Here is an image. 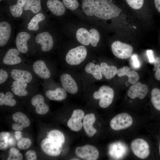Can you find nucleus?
Segmentation results:
<instances>
[{
  "label": "nucleus",
  "instance_id": "f257e3e1",
  "mask_svg": "<svg viewBox=\"0 0 160 160\" xmlns=\"http://www.w3.org/2000/svg\"><path fill=\"white\" fill-rule=\"evenodd\" d=\"M7 67L10 79L31 84H35L37 81V77L30 66L24 63Z\"/></svg>",
  "mask_w": 160,
  "mask_h": 160
},
{
  "label": "nucleus",
  "instance_id": "f03ea898",
  "mask_svg": "<svg viewBox=\"0 0 160 160\" xmlns=\"http://www.w3.org/2000/svg\"><path fill=\"white\" fill-rule=\"evenodd\" d=\"M121 9L108 0H100L95 14L97 17L107 20L118 16Z\"/></svg>",
  "mask_w": 160,
  "mask_h": 160
},
{
  "label": "nucleus",
  "instance_id": "7ed1b4c3",
  "mask_svg": "<svg viewBox=\"0 0 160 160\" xmlns=\"http://www.w3.org/2000/svg\"><path fill=\"white\" fill-rule=\"evenodd\" d=\"M30 66L37 77L44 82L47 81L51 77V71L46 58L41 57L36 59Z\"/></svg>",
  "mask_w": 160,
  "mask_h": 160
},
{
  "label": "nucleus",
  "instance_id": "20e7f679",
  "mask_svg": "<svg viewBox=\"0 0 160 160\" xmlns=\"http://www.w3.org/2000/svg\"><path fill=\"white\" fill-rule=\"evenodd\" d=\"M22 54L16 47L10 48L4 53L1 59L0 64L6 66H13L25 63Z\"/></svg>",
  "mask_w": 160,
  "mask_h": 160
},
{
  "label": "nucleus",
  "instance_id": "39448f33",
  "mask_svg": "<svg viewBox=\"0 0 160 160\" xmlns=\"http://www.w3.org/2000/svg\"><path fill=\"white\" fill-rule=\"evenodd\" d=\"M34 85V84L18 81L9 79L3 87L8 89L16 96L23 97L28 95L30 89L36 87Z\"/></svg>",
  "mask_w": 160,
  "mask_h": 160
},
{
  "label": "nucleus",
  "instance_id": "423d86ee",
  "mask_svg": "<svg viewBox=\"0 0 160 160\" xmlns=\"http://www.w3.org/2000/svg\"><path fill=\"white\" fill-rule=\"evenodd\" d=\"M87 55L86 47L83 45L79 46L68 51L65 57V61L70 65H77L84 60Z\"/></svg>",
  "mask_w": 160,
  "mask_h": 160
},
{
  "label": "nucleus",
  "instance_id": "0eeeda50",
  "mask_svg": "<svg viewBox=\"0 0 160 160\" xmlns=\"http://www.w3.org/2000/svg\"><path fill=\"white\" fill-rule=\"evenodd\" d=\"M93 97L100 99L99 105L101 108H105L112 103L114 96V91L111 87L105 85L101 86L98 91L95 92Z\"/></svg>",
  "mask_w": 160,
  "mask_h": 160
},
{
  "label": "nucleus",
  "instance_id": "6e6552de",
  "mask_svg": "<svg viewBox=\"0 0 160 160\" xmlns=\"http://www.w3.org/2000/svg\"><path fill=\"white\" fill-rule=\"evenodd\" d=\"M35 40L40 52L43 54H46L50 51L53 47V37L47 31H44L37 34Z\"/></svg>",
  "mask_w": 160,
  "mask_h": 160
},
{
  "label": "nucleus",
  "instance_id": "1a4fd4ad",
  "mask_svg": "<svg viewBox=\"0 0 160 160\" xmlns=\"http://www.w3.org/2000/svg\"><path fill=\"white\" fill-rule=\"evenodd\" d=\"M130 146L134 154L139 159H145L150 154L149 145L143 139L140 138L135 139L131 142Z\"/></svg>",
  "mask_w": 160,
  "mask_h": 160
},
{
  "label": "nucleus",
  "instance_id": "9d476101",
  "mask_svg": "<svg viewBox=\"0 0 160 160\" xmlns=\"http://www.w3.org/2000/svg\"><path fill=\"white\" fill-rule=\"evenodd\" d=\"M132 116L126 113H119L115 116L111 121L110 126L112 129L116 131L127 128L132 124Z\"/></svg>",
  "mask_w": 160,
  "mask_h": 160
},
{
  "label": "nucleus",
  "instance_id": "9b49d317",
  "mask_svg": "<svg viewBox=\"0 0 160 160\" xmlns=\"http://www.w3.org/2000/svg\"><path fill=\"white\" fill-rule=\"evenodd\" d=\"M111 48L114 56L122 59H127L132 54V47L130 45L117 41L112 44Z\"/></svg>",
  "mask_w": 160,
  "mask_h": 160
},
{
  "label": "nucleus",
  "instance_id": "f8f14e48",
  "mask_svg": "<svg viewBox=\"0 0 160 160\" xmlns=\"http://www.w3.org/2000/svg\"><path fill=\"white\" fill-rule=\"evenodd\" d=\"M41 147L45 153L52 156L59 155L63 148L62 144L55 142L48 137L41 141Z\"/></svg>",
  "mask_w": 160,
  "mask_h": 160
},
{
  "label": "nucleus",
  "instance_id": "ddd939ff",
  "mask_svg": "<svg viewBox=\"0 0 160 160\" xmlns=\"http://www.w3.org/2000/svg\"><path fill=\"white\" fill-rule=\"evenodd\" d=\"M75 152L77 156L86 160H96L99 156V152L97 148L89 145L77 147Z\"/></svg>",
  "mask_w": 160,
  "mask_h": 160
},
{
  "label": "nucleus",
  "instance_id": "4468645a",
  "mask_svg": "<svg viewBox=\"0 0 160 160\" xmlns=\"http://www.w3.org/2000/svg\"><path fill=\"white\" fill-rule=\"evenodd\" d=\"M148 89L146 85L140 82H137L129 88L127 92V95L131 99L138 97L143 99L147 94Z\"/></svg>",
  "mask_w": 160,
  "mask_h": 160
},
{
  "label": "nucleus",
  "instance_id": "2eb2a0df",
  "mask_svg": "<svg viewBox=\"0 0 160 160\" xmlns=\"http://www.w3.org/2000/svg\"><path fill=\"white\" fill-rule=\"evenodd\" d=\"M84 116V113L80 109L73 111L71 118L67 122L68 127L72 130L78 132L80 131L83 126L81 121Z\"/></svg>",
  "mask_w": 160,
  "mask_h": 160
},
{
  "label": "nucleus",
  "instance_id": "dca6fc26",
  "mask_svg": "<svg viewBox=\"0 0 160 160\" xmlns=\"http://www.w3.org/2000/svg\"><path fill=\"white\" fill-rule=\"evenodd\" d=\"M30 38V34L25 31L20 32L17 34L15 40L16 47L22 54L28 53L29 49L28 41Z\"/></svg>",
  "mask_w": 160,
  "mask_h": 160
},
{
  "label": "nucleus",
  "instance_id": "f3484780",
  "mask_svg": "<svg viewBox=\"0 0 160 160\" xmlns=\"http://www.w3.org/2000/svg\"><path fill=\"white\" fill-rule=\"evenodd\" d=\"M31 103L35 108L36 112L39 114L43 115L47 113L49 110L48 105L45 103L43 96L36 94L31 98Z\"/></svg>",
  "mask_w": 160,
  "mask_h": 160
},
{
  "label": "nucleus",
  "instance_id": "a211bd4d",
  "mask_svg": "<svg viewBox=\"0 0 160 160\" xmlns=\"http://www.w3.org/2000/svg\"><path fill=\"white\" fill-rule=\"evenodd\" d=\"M61 83L66 91L71 94H75L78 91V86L74 79L69 74L64 73L60 77Z\"/></svg>",
  "mask_w": 160,
  "mask_h": 160
},
{
  "label": "nucleus",
  "instance_id": "6ab92c4d",
  "mask_svg": "<svg viewBox=\"0 0 160 160\" xmlns=\"http://www.w3.org/2000/svg\"><path fill=\"white\" fill-rule=\"evenodd\" d=\"M12 118L15 122L12 127L15 130L21 131L24 128L29 126L30 121L28 117L24 113L18 111L12 115Z\"/></svg>",
  "mask_w": 160,
  "mask_h": 160
},
{
  "label": "nucleus",
  "instance_id": "aec40b11",
  "mask_svg": "<svg viewBox=\"0 0 160 160\" xmlns=\"http://www.w3.org/2000/svg\"><path fill=\"white\" fill-rule=\"evenodd\" d=\"M12 32V27L10 23L5 20L0 22V48L5 47L10 38Z\"/></svg>",
  "mask_w": 160,
  "mask_h": 160
},
{
  "label": "nucleus",
  "instance_id": "412c9836",
  "mask_svg": "<svg viewBox=\"0 0 160 160\" xmlns=\"http://www.w3.org/2000/svg\"><path fill=\"white\" fill-rule=\"evenodd\" d=\"M44 88L46 96L51 100L62 101L67 97L66 91L63 87H57L54 89H48L44 87Z\"/></svg>",
  "mask_w": 160,
  "mask_h": 160
},
{
  "label": "nucleus",
  "instance_id": "4be33fe9",
  "mask_svg": "<svg viewBox=\"0 0 160 160\" xmlns=\"http://www.w3.org/2000/svg\"><path fill=\"white\" fill-rule=\"evenodd\" d=\"M46 5L47 8L55 15L62 16L65 12V7L60 0H47Z\"/></svg>",
  "mask_w": 160,
  "mask_h": 160
},
{
  "label": "nucleus",
  "instance_id": "5701e85b",
  "mask_svg": "<svg viewBox=\"0 0 160 160\" xmlns=\"http://www.w3.org/2000/svg\"><path fill=\"white\" fill-rule=\"evenodd\" d=\"M95 115L92 113L85 116L83 119V125L87 135L92 137L97 132V130L92 127L95 121Z\"/></svg>",
  "mask_w": 160,
  "mask_h": 160
},
{
  "label": "nucleus",
  "instance_id": "b1692460",
  "mask_svg": "<svg viewBox=\"0 0 160 160\" xmlns=\"http://www.w3.org/2000/svg\"><path fill=\"white\" fill-rule=\"evenodd\" d=\"M116 74L119 77L127 76L128 78V82L132 84L137 82L140 78L137 72L134 71H131L129 68L127 66H124L118 69Z\"/></svg>",
  "mask_w": 160,
  "mask_h": 160
},
{
  "label": "nucleus",
  "instance_id": "393cba45",
  "mask_svg": "<svg viewBox=\"0 0 160 160\" xmlns=\"http://www.w3.org/2000/svg\"><path fill=\"white\" fill-rule=\"evenodd\" d=\"M14 94L8 89L4 93L0 92V105L10 107L15 106L17 104L16 100L13 98Z\"/></svg>",
  "mask_w": 160,
  "mask_h": 160
},
{
  "label": "nucleus",
  "instance_id": "a878e982",
  "mask_svg": "<svg viewBox=\"0 0 160 160\" xmlns=\"http://www.w3.org/2000/svg\"><path fill=\"white\" fill-rule=\"evenodd\" d=\"M100 0H83L82 8L84 12L89 16L95 15L97 4Z\"/></svg>",
  "mask_w": 160,
  "mask_h": 160
},
{
  "label": "nucleus",
  "instance_id": "bb28decb",
  "mask_svg": "<svg viewBox=\"0 0 160 160\" xmlns=\"http://www.w3.org/2000/svg\"><path fill=\"white\" fill-rule=\"evenodd\" d=\"M46 18L44 14L41 12L36 14L33 17L28 23L27 28L31 31H36L39 28V24Z\"/></svg>",
  "mask_w": 160,
  "mask_h": 160
},
{
  "label": "nucleus",
  "instance_id": "cd10ccee",
  "mask_svg": "<svg viewBox=\"0 0 160 160\" xmlns=\"http://www.w3.org/2000/svg\"><path fill=\"white\" fill-rule=\"evenodd\" d=\"M85 70L87 73L92 74L97 80H101L103 78L100 66L98 64L89 63L86 65Z\"/></svg>",
  "mask_w": 160,
  "mask_h": 160
},
{
  "label": "nucleus",
  "instance_id": "c85d7f7f",
  "mask_svg": "<svg viewBox=\"0 0 160 160\" xmlns=\"http://www.w3.org/2000/svg\"><path fill=\"white\" fill-rule=\"evenodd\" d=\"M100 67L102 74L108 79L112 78L116 74L118 69L114 65L109 66L104 62L100 64Z\"/></svg>",
  "mask_w": 160,
  "mask_h": 160
},
{
  "label": "nucleus",
  "instance_id": "c756f323",
  "mask_svg": "<svg viewBox=\"0 0 160 160\" xmlns=\"http://www.w3.org/2000/svg\"><path fill=\"white\" fill-rule=\"evenodd\" d=\"M76 37L77 41L84 45L88 46L90 44L89 32L84 28H81L77 30Z\"/></svg>",
  "mask_w": 160,
  "mask_h": 160
},
{
  "label": "nucleus",
  "instance_id": "7c9ffc66",
  "mask_svg": "<svg viewBox=\"0 0 160 160\" xmlns=\"http://www.w3.org/2000/svg\"><path fill=\"white\" fill-rule=\"evenodd\" d=\"M26 0H17L16 4L10 6L9 10L12 15L16 18L19 17L23 14V7Z\"/></svg>",
  "mask_w": 160,
  "mask_h": 160
},
{
  "label": "nucleus",
  "instance_id": "2f4dec72",
  "mask_svg": "<svg viewBox=\"0 0 160 160\" xmlns=\"http://www.w3.org/2000/svg\"><path fill=\"white\" fill-rule=\"evenodd\" d=\"M151 101L154 107L160 111V89L157 88L153 89L151 93Z\"/></svg>",
  "mask_w": 160,
  "mask_h": 160
},
{
  "label": "nucleus",
  "instance_id": "473e14b6",
  "mask_svg": "<svg viewBox=\"0 0 160 160\" xmlns=\"http://www.w3.org/2000/svg\"><path fill=\"white\" fill-rule=\"evenodd\" d=\"M48 138L57 143L63 144L65 141L63 134L59 131L56 130L50 131L47 135Z\"/></svg>",
  "mask_w": 160,
  "mask_h": 160
},
{
  "label": "nucleus",
  "instance_id": "72a5a7b5",
  "mask_svg": "<svg viewBox=\"0 0 160 160\" xmlns=\"http://www.w3.org/2000/svg\"><path fill=\"white\" fill-rule=\"evenodd\" d=\"M9 79V74L6 68V66L2 65L0 64V88H3L4 87Z\"/></svg>",
  "mask_w": 160,
  "mask_h": 160
},
{
  "label": "nucleus",
  "instance_id": "f704fd0d",
  "mask_svg": "<svg viewBox=\"0 0 160 160\" xmlns=\"http://www.w3.org/2000/svg\"><path fill=\"white\" fill-rule=\"evenodd\" d=\"M10 134L7 132H3L0 133V149L4 150L9 146V139Z\"/></svg>",
  "mask_w": 160,
  "mask_h": 160
},
{
  "label": "nucleus",
  "instance_id": "c9c22d12",
  "mask_svg": "<svg viewBox=\"0 0 160 160\" xmlns=\"http://www.w3.org/2000/svg\"><path fill=\"white\" fill-rule=\"evenodd\" d=\"M91 44L94 47L97 46L100 39V35L98 31L95 28H92L89 31Z\"/></svg>",
  "mask_w": 160,
  "mask_h": 160
},
{
  "label": "nucleus",
  "instance_id": "e433bc0d",
  "mask_svg": "<svg viewBox=\"0 0 160 160\" xmlns=\"http://www.w3.org/2000/svg\"><path fill=\"white\" fill-rule=\"evenodd\" d=\"M31 142L28 138H22L18 141L17 143L18 148L21 150H25L28 148L31 145Z\"/></svg>",
  "mask_w": 160,
  "mask_h": 160
},
{
  "label": "nucleus",
  "instance_id": "4c0bfd02",
  "mask_svg": "<svg viewBox=\"0 0 160 160\" xmlns=\"http://www.w3.org/2000/svg\"><path fill=\"white\" fill-rule=\"evenodd\" d=\"M62 2L65 7L71 10H75L79 5L77 0H62Z\"/></svg>",
  "mask_w": 160,
  "mask_h": 160
},
{
  "label": "nucleus",
  "instance_id": "58836bf2",
  "mask_svg": "<svg viewBox=\"0 0 160 160\" xmlns=\"http://www.w3.org/2000/svg\"><path fill=\"white\" fill-rule=\"evenodd\" d=\"M129 5L135 9L141 8L144 3V0H126Z\"/></svg>",
  "mask_w": 160,
  "mask_h": 160
},
{
  "label": "nucleus",
  "instance_id": "ea45409f",
  "mask_svg": "<svg viewBox=\"0 0 160 160\" xmlns=\"http://www.w3.org/2000/svg\"><path fill=\"white\" fill-rule=\"evenodd\" d=\"M41 9V0H33L31 8L30 11L33 13H39Z\"/></svg>",
  "mask_w": 160,
  "mask_h": 160
},
{
  "label": "nucleus",
  "instance_id": "a19ab883",
  "mask_svg": "<svg viewBox=\"0 0 160 160\" xmlns=\"http://www.w3.org/2000/svg\"><path fill=\"white\" fill-rule=\"evenodd\" d=\"M154 65L155 69V78L159 81H160V58L156 57L153 62Z\"/></svg>",
  "mask_w": 160,
  "mask_h": 160
},
{
  "label": "nucleus",
  "instance_id": "79ce46f5",
  "mask_svg": "<svg viewBox=\"0 0 160 160\" xmlns=\"http://www.w3.org/2000/svg\"><path fill=\"white\" fill-rule=\"evenodd\" d=\"M25 157L28 160H36L37 159V155L36 152L33 150H29L25 153Z\"/></svg>",
  "mask_w": 160,
  "mask_h": 160
},
{
  "label": "nucleus",
  "instance_id": "37998d69",
  "mask_svg": "<svg viewBox=\"0 0 160 160\" xmlns=\"http://www.w3.org/2000/svg\"><path fill=\"white\" fill-rule=\"evenodd\" d=\"M131 59L133 66L136 68H139L140 64L137 55L135 54L133 55L131 57Z\"/></svg>",
  "mask_w": 160,
  "mask_h": 160
},
{
  "label": "nucleus",
  "instance_id": "c03bdc74",
  "mask_svg": "<svg viewBox=\"0 0 160 160\" xmlns=\"http://www.w3.org/2000/svg\"><path fill=\"white\" fill-rule=\"evenodd\" d=\"M23 159L22 154L20 152L17 153L9 154L7 160H21Z\"/></svg>",
  "mask_w": 160,
  "mask_h": 160
},
{
  "label": "nucleus",
  "instance_id": "a18cd8bd",
  "mask_svg": "<svg viewBox=\"0 0 160 160\" xmlns=\"http://www.w3.org/2000/svg\"><path fill=\"white\" fill-rule=\"evenodd\" d=\"M33 0H26L23 7V9L25 11L30 10L31 7Z\"/></svg>",
  "mask_w": 160,
  "mask_h": 160
},
{
  "label": "nucleus",
  "instance_id": "49530a36",
  "mask_svg": "<svg viewBox=\"0 0 160 160\" xmlns=\"http://www.w3.org/2000/svg\"><path fill=\"white\" fill-rule=\"evenodd\" d=\"M147 54L150 63H153L154 59L153 56V52L151 50H148L147 51Z\"/></svg>",
  "mask_w": 160,
  "mask_h": 160
},
{
  "label": "nucleus",
  "instance_id": "de8ad7c7",
  "mask_svg": "<svg viewBox=\"0 0 160 160\" xmlns=\"http://www.w3.org/2000/svg\"><path fill=\"white\" fill-rule=\"evenodd\" d=\"M15 137L16 140L18 141L20 140L22 137V134L20 131H17L15 132Z\"/></svg>",
  "mask_w": 160,
  "mask_h": 160
},
{
  "label": "nucleus",
  "instance_id": "09e8293b",
  "mask_svg": "<svg viewBox=\"0 0 160 160\" xmlns=\"http://www.w3.org/2000/svg\"><path fill=\"white\" fill-rule=\"evenodd\" d=\"M154 2L156 9L160 12V0H154Z\"/></svg>",
  "mask_w": 160,
  "mask_h": 160
},
{
  "label": "nucleus",
  "instance_id": "8fccbe9b",
  "mask_svg": "<svg viewBox=\"0 0 160 160\" xmlns=\"http://www.w3.org/2000/svg\"><path fill=\"white\" fill-rule=\"evenodd\" d=\"M15 144V141L14 139L12 137H9V146H13Z\"/></svg>",
  "mask_w": 160,
  "mask_h": 160
},
{
  "label": "nucleus",
  "instance_id": "3c124183",
  "mask_svg": "<svg viewBox=\"0 0 160 160\" xmlns=\"http://www.w3.org/2000/svg\"><path fill=\"white\" fill-rule=\"evenodd\" d=\"M159 155H160V142L159 146Z\"/></svg>",
  "mask_w": 160,
  "mask_h": 160
}]
</instances>
